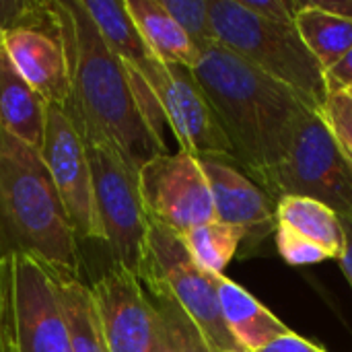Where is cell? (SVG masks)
Segmentation results:
<instances>
[{"label": "cell", "mask_w": 352, "mask_h": 352, "mask_svg": "<svg viewBox=\"0 0 352 352\" xmlns=\"http://www.w3.org/2000/svg\"><path fill=\"white\" fill-rule=\"evenodd\" d=\"M29 256L56 278H80V241L39 151L0 130V258Z\"/></svg>", "instance_id": "cell-3"}, {"label": "cell", "mask_w": 352, "mask_h": 352, "mask_svg": "<svg viewBox=\"0 0 352 352\" xmlns=\"http://www.w3.org/2000/svg\"><path fill=\"white\" fill-rule=\"evenodd\" d=\"M132 70L153 91L165 124L171 128L179 144V151H186L198 159H225L235 165L231 144L190 68L167 66L157 58H151Z\"/></svg>", "instance_id": "cell-9"}, {"label": "cell", "mask_w": 352, "mask_h": 352, "mask_svg": "<svg viewBox=\"0 0 352 352\" xmlns=\"http://www.w3.org/2000/svg\"><path fill=\"white\" fill-rule=\"evenodd\" d=\"M344 93H346V95H349V97H351V99H352V89H349V91H344Z\"/></svg>", "instance_id": "cell-33"}, {"label": "cell", "mask_w": 352, "mask_h": 352, "mask_svg": "<svg viewBox=\"0 0 352 352\" xmlns=\"http://www.w3.org/2000/svg\"><path fill=\"white\" fill-rule=\"evenodd\" d=\"M58 293L70 352H107L91 287L80 278H58Z\"/></svg>", "instance_id": "cell-21"}, {"label": "cell", "mask_w": 352, "mask_h": 352, "mask_svg": "<svg viewBox=\"0 0 352 352\" xmlns=\"http://www.w3.org/2000/svg\"><path fill=\"white\" fill-rule=\"evenodd\" d=\"M342 225H344L346 243H344V252H342V256H340L338 264H340V268H342L344 276L349 278V283H351V287H352V223H349V221H342Z\"/></svg>", "instance_id": "cell-31"}, {"label": "cell", "mask_w": 352, "mask_h": 352, "mask_svg": "<svg viewBox=\"0 0 352 352\" xmlns=\"http://www.w3.org/2000/svg\"><path fill=\"white\" fill-rule=\"evenodd\" d=\"M0 352H70L58 278L29 256L0 258Z\"/></svg>", "instance_id": "cell-6"}, {"label": "cell", "mask_w": 352, "mask_h": 352, "mask_svg": "<svg viewBox=\"0 0 352 352\" xmlns=\"http://www.w3.org/2000/svg\"><path fill=\"white\" fill-rule=\"evenodd\" d=\"M47 103L16 72L6 52L0 54V130L41 153Z\"/></svg>", "instance_id": "cell-15"}, {"label": "cell", "mask_w": 352, "mask_h": 352, "mask_svg": "<svg viewBox=\"0 0 352 352\" xmlns=\"http://www.w3.org/2000/svg\"><path fill=\"white\" fill-rule=\"evenodd\" d=\"M62 41L70 99L64 111L85 142L116 146L138 171L167 144L153 132L124 62L105 45L80 0H52Z\"/></svg>", "instance_id": "cell-1"}, {"label": "cell", "mask_w": 352, "mask_h": 352, "mask_svg": "<svg viewBox=\"0 0 352 352\" xmlns=\"http://www.w3.org/2000/svg\"><path fill=\"white\" fill-rule=\"evenodd\" d=\"M200 165L210 186L214 219L241 229L245 235L241 250L245 248L248 256L256 254L276 233V202L237 165L225 159L200 157Z\"/></svg>", "instance_id": "cell-13"}, {"label": "cell", "mask_w": 352, "mask_h": 352, "mask_svg": "<svg viewBox=\"0 0 352 352\" xmlns=\"http://www.w3.org/2000/svg\"><path fill=\"white\" fill-rule=\"evenodd\" d=\"M163 314V340L157 352H210L198 328L167 297L153 295Z\"/></svg>", "instance_id": "cell-23"}, {"label": "cell", "mask_w": 352, "mask_h": 352, "mask_svg": "<svg viewBox=\"0 0 352 352\" xmlns=\"http://www.w3.org/2000/svg\"><path fill=\"white\" fill-rule=\"evenodd\" d=\"M4 52L23 80L35 89L47 105L60 109L68 105V64L56 29H8L4 31Z\"/></svg>", "instance_id": "cell-14"}, {"label": "cell", "mask_w": 352, "mask_h": 352, "mask_svg": "<svg viewBox=\"0 0 352 352\" xmlns=\"http://www.w3.org/2000/svg\"><path fill=\"white\" fill-rule=\"evenodd\" d=\"M140 280L151 295L171 299L198 328L210 352H245L227 330L219 301V276L202 270L171 229L151 221Z\"/></svg>", "instance_id": "cell-5"}, {"label": "cell", "mask_w": 352, "mask_h": 352, "mask_svg": "<svg viewBox=\"0 0 352 352\" xmlns=\"http://www.w3.org/2000/svg\"><path fill=\"white\" fill-rule=\"evenodd\" d=\"M4 52V29H2V25H0V54Z\"/></svg>", "instance_id": "cell-32"}, {"label": "cell", "mask_w": 352, "mask_h": 352, "mask_svg": "<svg viewBox=\"0 0 352 352\" xmlns=\"http://www.w3.org/2000/svg\"><path fill=\"white\" fill-rule=\"evenodd\" d=\"M307 2L334 16L352 19V0H307Z\"/></svg>", "instance_id": "cell-30"}, {"label": "cell", "mask_w": 352, "mask_h": 352, "mask_svg": "<svg viewBox=\"0 0 352 352\" xmlns=\"http://www.w3.org/2000/svg\"><path fill=\"white\" fill-rule=\"evenodd\" d=\"M161 2L198 50L217 43L212 21H210L212 0H161Z\"/></svg>", "instance_id": "cell-24"}, {"label": "cell", "mask_w": 352, "mask_h": 352, "mask_svg": "<svg viewBox=\"0 0 352 352\" xmlns=\"http://www.w3.org/2000/svg\"><path fill=\"white\" fill-rule=\"evenodd\" d=\"M256 352H326V351H324L322 346H318V344H314V342H309V340L301 338L299 334L291 332L289 336H283V338H278V340L270 342L268 346H264V349H260V351H256Z\"/></svg>", "instance_id": "cell-29"}, {"label": "cell", "mask_w": 352, "mask_h": 352, "mask_svg": "<svg viewBox=\"0 0 352 352\" xmlns=\"http://www.w3.org/2000/svg\"><path fill=\"white\" fill-rule=\"evenodd\" d=\"M276 223L320 245L332 260H340L346 243L344 225L326 204L303 196H285L276 202Z\"/></svg>", "instance_id": "cell-18"}, {"label": "cell", "mask_w": 352, "mask_h": 352, "mask_svg": "<svg viewBox=\"0 0 352 352\" xmlns=\"http://www.w3.org/2000/svg\"><path fill=\"white\" fill-rule=\"evenodd\" d=\"M192 74L231 144L235 165L254 182L287 157L299 122L314 111L291 87L219 41L200 50Z\"/></svg>", "instance_id": "cell-2"}, {"label": "cell", "mask_w": 352, "mask_h": 352, "mask_svg": "<svg viewBox=\"0 0 352 352\" xmlns=\"http://www.w3.org/2000/svg\"><path fill=\"white\" fill-rule=\"evenodd\" d=\"M128 12L151 54L167 66L194 68L200 50L169 14L161 0H126Z\"/></svg>", "instance_id": "cell-17"}, {"label": "cell", "mask_w": 352, "mask_h": 352, "mask_svg": "<svg viewBox=\"0 0 352 352\" xmlns=\"http://www.w3.org/2000/svg\"><path fill=\"white\" fill-rule=\"evenodd\" d=\"M326 87L330 93H344L352 89V50L330 70H326Z\"/></svg>", "instance_id": "cell-28"}, {"label": "cell", "mask_w": 352, "mask_h": 352, "mask_svg": "<svg viewBox=\"0 0 352 352\" xmlns=\"http://www.w3.org/2000/svg\"><path fill=\"white\" fill-rule=\"evenodd\" d=\"M256 184L274 202L285 196L311 198L352 223V167L318 111L305 113L287 157Z\"/></svg>", "instance_id": "cell-7"}, {"label": "cell", "mask_w": 352, "mask_h": 352, "mask_svg": "<svg viewBox=\"0 0 352 352\" xmlns=\"http://www.w3.org/2000/svg\"><path fill=\"white\" fill-rule=\"evenodd\" d=\"M91 21L95 23L105 45L132 68L142 66L151 58V50L142 41L134 19L128 12L126 0H80Z\"/></svg>", "instance_id": "cell-19"}, {"label": "cell", "mask_w": 352, "mask_h": 352, "mask_svg": "<svg viewBox=\"0 0 352 352\" xmlns=\"http://www.w3.org/2000/svg\"><path fill=\"white\" fill-rule=\"evenodd\" d=\"M138 182L148 221L179 237L214 221L210 186L198 157L186 151L161 153L140 167Z\"/></svg>", "instance_id": "cell-10"}, {"label": "cell", "mask_w": 352, "mask_h": 352, "mask_svg": "<svg viewBox=\"0 0 352 352\" xmlns=\"http://www.w3.org/2000/svg\"><path fill=\"white\" fill-rule=\"evenodd\" d=\"M274 241H276V250L280 258L291 266H309V264H320L324 260H332L328 252H324L320 245L311 243L309 239L280 225L276 227Z\"/></svg>", "instance_id": "cell-26"}, {"label": "cell", "mask_w": 352, "mask_h": 352, "mask_svg": "<svg viewBox=\"0 0 352 352\" xmlns=\"http://www.w3.org/2000/svg\"><path fill=\"white\" fill-rule=\"evenodd\" d=\"M85 144L93 171L95 208L103 243L111 262L140 276L151 227L140 196V171L107 142L93 140Z\"/></svg>", "instance_id": "cell-8"}, {"label": "cell", "mask_w": 352, "mask_h": 352, "mask_svg": "<svg viewBox=\"0 0 352 352\" xmlns=\"http://www.w3.org/2000/svg\"><path fill=\"white\" fill-rule=\"evenodd\" d=\"M107 352H157L163 340V314L132 270L111 262L91 285Z\"/></svg>", "instance_id": "cell-11"}, {"label": "cell", "mask_w": 352, "mask_h": 352, "mask_svg": "<svg viewBox=\"0 0 352 352\" xmlns=\"http://www.w3.org/2000/svg\"><path fill=\"white\" fill-rule=\"evenodd\" d=\"M182 239L188 254L202 270L212 276H223L231 260L239 254L245 235L241 229L214 219L182 235Z\"/></svg>", "instance_id": "cell-22"}, {"label": "cell", "mask_w": 352, "mask_h": 352, "mask_svg": "<svg viewBox=\"0 0 352 352\" xmlns=\"http://www.w3.org/2000/svg\"><path fill=\"white\" fill-rule=\"evenodd\" d=\"M318 113L352 167V99L346 93H330Z\"/></svg>", "instance_id": "cell-25"}, {"label": "cell", "mask_w": 352, "mask_h": 352, "mask_svg": "<svg viewBox=\"0 0 352 352\" xmlns=\"http://www.w3.org/2000/svg\"><path fill=\"white\" fill-rule=\"evenodd\" d=\"M41 157L50 169L78 241L103 243V233L95 208L93 171L87 144L68 113L56 105H47Z\"/></svg>", "instance_id": "cell-12"}, {"label": "cell", "mask_w": 352, "mask_h": 352, "mask_svg": "<svg viewBox=\"0 0 352 352\" xmlns=\"http://www.w3.org/2000/svg\"><path fill=\"white\" fill-rule=\"evenodd\" d=\"M219 301L227 330L245 352L260 351L293 332L252 293L225 276H219Z\"/></svg>", "instance_id": "cell-16"}, {"label": "cell", "mask_w": 352, "mask_h": 352, "mask_svg": "<svg viewBox=\"0 0 352 352\" xmlns=\"http://www.w3.org/2000/svg\"><path fill=\"white\" fill-rule=\"evenodd\" d=\"M245 8L276 25H295L299 0H241Z\"/></svg>", "instance_id": "cell-27"}, {"label": "cell", "mask_w": 352, "mask_h": 352, "mask_svg": "<svg viewBox=\"0 0 352 352\" xmlns=\"http://www.w3.org/2000/svg\"><path fill=\"white\" fill-rule=\"evenodd\" d=\"M210 21L221 45L274 80L291 87L314 111H320L328 97L326 72L295 25L264 21L245 8L241 0H212Z\"/></svg>", "instance_id": "cell-4"}, {"label": "cell", "mask_w": 352, "mask_h": 352, "mask_svg": "<svg viewBox=\"0 0 352 352\" xmlns=\"http://www.w3.org/2000/svg\"><path fill=\"white\" fill-rule=\"evenodd\" d=\"M295 29L324 72L338 64L352 50V19L324 12L307 0H299Z\"/></svg>", "instance_id": "cell-20"}]
</instances>
